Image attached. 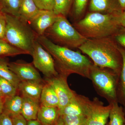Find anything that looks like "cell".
<instances>
[{
    "label": "cell",
    "mask_w": 125,
    "mask_h": 125,
    "mask_svg": "<svg viewBox=\"0 0 125 125\" xmlns=\"http://www.w3.org/2000/svg\"><path fill=\"white\" fill-rule=\"evenodd\" d=\"M73 0H54L53 11L57 15L66 16L72 8Z\"/></svg>",
    "instance_id": "24"
},
{
    "label": "cell",
    "mask_w": 125,
    "mask_h": 125,
    "mask_svg": "<svg viewBox=\"0 0 125 125\" xmlns=\"http://www.w3.org/2000/svg\"><path fill=\"white\" fill-rule=\"evenodd\" d=\"M114 14L119 25L125 28V11Z\"/></svg>",
    "instance_id": "34"
},
{
    "label": "cell",
    "mask_w": 125,
    "mask_h": 125,
    "mask_svg": "<svg viewBox=\"0 0 125 125\" xmlns=\"http://www.w3.org/2000/svg\"><path fill=\"white\" fill-rule=\"evenodd\" d=\"M78 32L87 39L114 36L121 26L114 14L89 12L83 19L73 25Z\"/></svg>",
    "instance_id": "3"
},
{
    "label": "cell",
    "mask_w": 125,
    "mask_h": 125,
    "mask_svg": "<svg viewBox=\"0 0 125 125\" xmlns=\"http://www.w3.org/2000/svg\"><path fill=\"white\" fill-rule=\"evenodd\" d=\"M67 78L59 74L55 77L46 78V83L51 85L58 96L59 109L66 106L77 94L69 87Z\"/></svg>",
    "instance_id": "8"
},
{
    "label": "cell",
    "mask_w": 125,
    "mask_h": 125,
    "mask_svg": "<svg viewBox=\"0 0 125 125\" xmlns=\"http://www.w3.org/2000/svg\"><path fill=\"white\" fill-rule=\"evenodd\" d=\"M27 125H43L37 120H31L27 121Z\"/></svg>",
    "instance_id": "35"
},
{
    "label": "cell",
    "mask_w": 125,
    "mask_h": 125,
    "mask_svg": "<svg viewBox=\"0 0 125 125\" xmlns=\"http://www.w3.org/2000/svg\"><path fill=\"white\" fill-rule=\"evenodd\" d=\"M39 10L33 0H20L19 18L23 21L28 23Z\"/></svg>",
    "instance_id": "16"
},
{
    "label": "cell",
    "mask_w": 125,
    "mask_h": 125,
    "mask_svg": "<svg viewBox=\"0 0 125 125\" xmlns=\"http://www.w3.org/2000/svg\"><path fill=\"white\" fill-rule=\"evenodd\" d=\"M55 125H63L62 120L60 116Z\"/></svg>",
    "instance_id": "38"
},
{
    "label": "cell",
    "mask_w": 125,
    "mask_h": 125,
    "mask_svg": "<svg viewBox=\"0 0 125 125\" xmlns=\"http://www.w3.org/2000/svg\"><path fill=\"white\" fill-rule=\"evenodd\" d=\"M60 116L63 125H85L87 120V116L84 115H62Z\"/></svg>",
    "instance_id": "26"
},
{
    "label": "cell",
    "mask_w": 125,
    "mask_h": 125,
    "mask_svg": "<svg viewBox=\"0 0 125 125\" xmlns=\"http://www.w3.org/2000/svg\"><path fill=\"white\" fill-rule=\"evenodd\" d=\"M4 98L0 97V115L4 111Z\"/></svg>",
    "instance_id": "36"
},
{
    "label": "cell",
    "mask_w": 125,
    "mask_h": 125,
    "mask_svg": "<svg viewBox=\"0 0 125 125\" xmlns=\"http://www.w3.org/2000/svg\"><path fill=\"white\" fill-rule=\"evenodd\" d=\"M124 125H125V124H124Z\"/></svg>",
    "instance_id": "42"
},
{
    "label": "cell",
    "mask_w": 125,
    "mask_h": 125,
    "mask_svg": "<svg viewBox=\"0 0 125 125\" xmlns=\"http://www.w3.org/2000/svg\"><path fill=\"white\" fill-rule=\"evenodd\" d=\"M23 101L22 97L17 95L5 98L3 112L9 114L11 117L21 114Z\"/></svg>",
    "instance_id": "19"
},
{
    "label": "cell",
    "mask_w": 125,
    "mask_h": 125,
    "mask_svg": "<svg viewBox=\"0 0 125 125\" xmlns=\"http://www.w3.org/2000/svg\"><path fill=\"white\" fill-rule=\"evenodd\" d=\"M0 97L3 98H5L4 96V94L2 93L1 90V89L0 87Z\"/></svg>",
    "instance_id": "39"
},
{
    "label": "cell",
    "mask_w": 125,
    "mask_h": 125,
    "mask_svg": "<svg viewBox=\"0 0 125 125\" xmlns=\"http://www.w3.org/2000/svg\"><path fill=\"white\" fill-rule=\"evenodd\" d=\"M78 48L92 59L94 64L112 70L119 76L122 56L113 37L87 39Z\"/></svg>",
    "instance_id": "2"
},
{
    "label": "cell",
    "mask_w": 125,
    "mask_h": 125,
    "mask_svg": "<svg viewBox=\"0 0 125 125\" xmlns=\"http://www.w3.org/2000/svg\"><path fill=\"white\" fill-rule=\"evenodd\" d=\"M22 54L28 55L27 52L16 47L5 39H0V57L15 56Z\"/></svg>",
    "instance_id": "22"
},
{
    "label": "cell",
    "mask_w": 125,
    "mask_h": 125,
    "mask_svg": "<svg viewBox=\"0 0 125 125\" xmlns=\"http://www.w3.org/2000/svg\"><path fill=\"white\" fill-rule=\"evenodd\" d=\"M1 12L0 11V13H1Z\"/></svg>",
    "instance_id": "43"
},
{
    "label": "cell",
    "mask_w": 125,
    "mask_h": 125,
    "mask_svg": "<svg viewBox=\"0 0 125 125\" xmlns=\"http://www.w3.org/2000/svg\"><path fill=\"white\" fill-rule=\"evenodd\" d=\"M57 16L53 11L40 10L28 23L38 36H42L55 22Z\"/></svg>",
    "instance_id": "12"
},
{
    "label": "cell",
    "mask_w": 125,
    "mask_h": 125,
    "mask_svg": "<svg viewBox=\"0 0 125 125\" xmlns=\"http://www.w3.org/2000/svg\"><path fill=\"white\" fill-rule=\"evenodd\" d=\"M0 87L5 98L16 95L18 89L11 83L0 76Z\"/></svg>",
    "instance_id": "27"
},
{
    "label": "cell",
    "mask_w": 125,
    "mask_h": 125,
    "mask_svg": "<svg viewBox=\"0 0 125 125\" xmlns=\"http://www.w3.org/2000/svg\"><path fill=\"white\" fill-rule=\"evenodd\" d=\"M111 108L109 113V125H124L125 122V113L117 101L111 104Z\"/></svg>",
    "instance_id": "21"
},
{
    "label": "cell",
    "mask_w": 125,
    "mask_h": 125,
    "mask_svg": "<svg viewBox=\"0 0 125 125\" xmlns=\"http://www.w3.org/2000/svg\"><path fill=\"white\" fill-rule=\"evenodd\" d=\"M9 66L21 82L33 81L42 82V78L33 64L19 60L9 62Z\"/></svg>",
    "instance_id": "11"
},
{
    "label": "cell",
    "mask_w": 125,
    "mask_h": 125,
    "mask_svg": "<svg viewBox=\"0 0 125 125\" xmlns=\"http://www.w3.org/2000/svg\"><path fill=\"white\" fill-rule=\"evenodd\" d=\"M40 101L42 106L58 108L59 107V101L57 94L51 85L47 83L43 85Z\"/></svg>",
    "instance_id": "18"
},
{
    "label": "cell",
    "mask_w": 125,
    "mask_h": 125,
    "mask_svg": "<svg viewBox=\"0 0 125 125\" xmlns=\"http://www.w3.org/2000/svg\"><path fill=\"white\" fill-rule=\"evenodd\" d=\"M89 12L112 14L123 11L119 0H90Z\"/></svg>",
    "instance_id": "13"
},
{
    "label": "cell",
    "mask_w": 125,
    "mask_h": 125,
    "mask_svg": "<svg viewBox=\"0 0 125 125\" xmlns=\"http://www.w3.org/2000/svg\"><path fill=\"white\" fill-rule=\"evenodd\" d=\"M6 21L5 14L0 13V39H5Z\"/></svg>",
    "instance_id": "31"
},
{
    "label": "cell",
    "mask_w": 125,
    "mask_h": 125,
    "mask_svg": "<svg viewBox=\"0 0 125 125\" xmlns=\"http://www.w3.org/2000/svg\"><path fill=\"white\" fill-rule=\"evenodd\" d=\"M38 8L42 10L53 11L54 0H33Z\"/></svg>",
    "instance_id": "29"
},
{
    "label": "cell",
    "mask_w": 125,
    "mask_h": 125,
    "mask_svg": "<svg viewBox=\"0 0 125 125\" xmlns=\"http://www.w3.org/2000/svg\"><path fill=\"white\" fill-rule=\"evenodd\" d=\"M108 125V124H107V125Z\"/></svg>",
    "instance_id": "41"
},
{
    "label": "cell",
    "mask_w": 125,
    "mask_h": 125,
    "mask_svg": "<svg viewBox=\"0 0 125 125\" xmlns=\"http://www.w3.org/2000/svg\"><path fill=\"white\" fill-rule=\"evenodd\" d=\"M89 0H73L72 14L74 18L78 19L83 14L87 8Z\"/></svg>",
    "instance_id": "28"
},
{
    "label": "cell",
    "mask_w": 125,
    "mask_h": 125,
    "mask_svg": "<svg viewBox=\"0 0 125 125\" xmlns=\"http://www.w3.org/2000/svg\"><path fill=\"white\" fill-rule=\"evenodd\" d=\"M43 85L42 83L38 81H21L19 84L18 90L21 92L23 97L40 101Z\"/></svg>",
    "instance_id": "14"
},
{
    "label": "cell",
    "mask_w": 125,
    "mask_h": 125,
    "mask_svg": "<svg viewBox=\"0 0 125 125\" xmlns=\"http://www.w3.org/2000/svg\"><path fill=\"white\" fill-rule=\"evenodd\" d=\"M124 11H125V10H124Z\"/></svg>",
    "instance_id": "40"
},
{
    "label": "cell",
    "mask_w": 125,
    "mask_h": 125,
    "mask_svg": "<svg viewBox=\"0 0 125 125\" xmlns=\"http://www.w3.org/2000/svg\"><path fill=\"white\" fill-rule=\"evenodd\" d=\"M23 97V104L21 114L27 121L37 120L40 101Z\"/></svg>",
    "instance_id": "17"
},
{
    "label": "cell",
    "mask_w": 125,
    "mask_h": 125,
    "mask_svg": "<svg viewBox=\"0 0 125 125\" xmlns=\"http://www.w3.org/2000/svg\"><path fill=\"white\" fill-rule=\"evenodd\" d=\"M118 77L112 70L98 67L93 63L90 68L89 79L99 95L106 99L109 104L117 101Z\"/></svg>",
    "instance_id": "6"
},
{
    "label": "cell",
    "mask_w": 125,
    "mask_h": 125,
    "mask_svg": "<svg viewBox=\"0 0 125 125\" xmlns=\"http://www.w3.org/2000/svg\"><path fill=\"white\" fill-rule=\"evenodd\" d=\"M92 102L88 98L77 94L66 106L61 109H59L60 115H84L87 116Z\"/></svg>",
    "instance_id": "10"
},
{
    "label": "cell",
    "mask_w": 125,
    "mask_h": 125,
    "mask_svg": "<svg viewBox=\"0 0 125 125\" xmlns=\"http://www.w3.org/2000/svg\"><path fill=\"white\" fill-rule=\"evenodd\" d=\"M59 108L41 105L37 120L43 125H55L60 117Z\"/></svg>",
    "instance_id": "15"
},
{
    "label": "cell",
    "mask_w": 125,
    "mask_h": 125,
    "mask_svg": "<svg viewBox=\"0 0 125 125\" xmlns=\"http://www.w3.org/2000/svg\"><path fill=\"white\" fill-rule=\"evenodd\" d=\"M4 14L6 21L5 40L31 55L38 36L28 23L19 17Z\"/></svg>",
    "instance_id": "4"
},
{
    "label": "cell",
    "mask_w": 125,
    "mask_h": 125,
    "mask_svg": "<svg viewBox=\"0 0 125 125\" xmlns=\"http://www.w3.org/2000/svg\"><path fill=\"white\" fill-rule=\"evenodd\" d=\"M111 107V104L105 106L98 98H94L85 125H106Z\"/></svg>",
    "instance_id": "9"
},
{
    "label": "cell",
    "mask_w": 125,
    "mask_h": 125,
    "mask_svg": "<svg viewBox=\"0 0 125 125\" xmlns=\"http://www.w3.org/2000/svg\"><path fill=\"white\" fill-rule=\"evenodd\" d=\"M31 55L32 57L34 66L41 72L46 78H51L58 75L52 56L37 40L35 42Z\"/></svg>",
    "instance_id": "7"
},
{
    "label": "cell",
    "mask_w": 125,
    "mask_h": 125,
    "mask_svg": "<svg viewBox=\"0 0 125 125\" xmlns=\"http://www.w3.org/2000/svg\"><path fill=\"white\" fill-rule=\"evenodd\" d=\"M20 0H0V11L4 14L19 17Z\"/></svg>",
    "instance_id": "23"
},
{
    "label": "cell",
    "mask_w": 125,
    "mask_h": 125,
    "mask_svg": "<svg viewBox=\"0 0 125 125\" xmlns=\"http://www.w3.org/2000/svg\"><path fill=\"white\" fill-rule=\"evenodd\" d=\"M5 57H0V76L9 81L18 89L20 80L9 66V63Z\"/></svg>",
    "instance_id": "20"
},
{
    "label": "cell",
    "mask_w": 125,
    "mask_h": 125,
    "mask_svg": "<svg viewBox=\"0 0 125 125\" xmlns=\"http://www.w3.org/2000/svg\"><path fill=\"white\" fill-rule=\"evenodd\" d=\"M56 45L70 49L78 48L87 39L80 33L66 16L58 15L53 24L45 31L44 35Z\"/></svg>",
    "instance_id": "5"
},
{
    "label": "cell",
    "mask_w": 125,
    "mask_h": 125,
    "mask_svg": "<svg viewBox=\"0 0 125 125\" xmlns=\"http://www.w3.org/2000/svg\"><path fill=\"white\" fill-rule=\"evenodd\" d=\"M0 125H13L11 117L5 112L0 115Z\"/></svg>",
    "instance_id": "32"
},
{
    "label": "cell",
    "mask_w": 125,
    "mask_h": 125,
    "mask_svg": "<svg viewBox=\"0 0 125 125\" xmlns=\"http://www.w3.org/2000/svg\"><path fill=\"white\" fill-rule=\"evenodd\" d=\"M13 125H27V121L21 114L11 117Z\"/></svg>",
    "instance_id": "33"
},
{
    "label": "cell",
    "mask_w": 125,
    "mask_h": 125,
    "mask_svg": "<svg viewBox=\"0 0 125 125\" xmlns=\"http://www.w3.org/2000/svg\"><path fill=\"white\" fill-rule=\"evenodd\" d=\"M119 46L125 49V28L121 27L116 33L113 36Z\"/></svg>",
    "instance_id": "30"
},
{
    "label": "cell",
    "mask_w": 125,
    "mask_h": 125,
    "mask_svg": "<svg viewBox=\"0 0 125 125\" xmlns=\"http://www.w3.org/2000/svg\"><path fill=\"white\" fill-rule=\"evenodd\" d=\"M118 49L121 54L123 61L122 67L119 76V92L120 96L125 103V49L118 45Z\"/></svg>",
    "instance_id": "25"
},
{
    "label": "cell",
    "mask_w": 125,
    "mask_h": 125,
    "mask_svg": "<svg viewBox=\"0 0 125 125\" xmlns=\"http://www.w3.org/2000/svg\"><path fill=\"white\" fill-rule=\"evenodd\" d=\"M123 11L125 9V0H119Z\"/></svg>",
    "instance_id": "37"
},
{
    "label": "cell",
    "mask_w": 125,
    "mask_h": 125,
    "mask_svg": "<svg viewBox=\"0 0 125 125\" xmlns=\"http://www.w3.org/2000/svg\"><path fill=\"white\" fill-rule=\"evenodd\" d=\"M37 40L52 56L59 74L67 78L76 74L89 79L93 63L87 57L78 51L55 44L44 35L38 36Z\"/></svg>",
    "instance_id": "1"
}]
</instances>
